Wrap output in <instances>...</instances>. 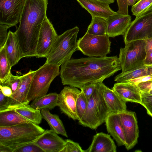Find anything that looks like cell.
I'll return each mask as SVG.
<instances>
[{
    "mask_svg": "<svg viewBox=\"0 0 152 152\" xmlns=\"http://www.w3.org/2000/svg\"><path fill=\"white\" fill-rule=\"evenodd\" d=\"M121 69L117 56L70 59L61 65L62 84L80 89L90 83L103 82Z\"/></svg>",
    "mask_w": 152,
    "mask_h": 152,
    "instance_id": "1",
    "label": "cell"
},
{
    "mask_svg": "<svg viewBox=\"0 0 152 152\" xmlns=\"http://www.w3.org/2000/svg\"><path fill=\"white\" fill-rule=\"evenodd\" d=\"M48 0H25L18 27L15 32L23 58L36 56L40 30L47 17Z\"/></svg>",
    "mask_w": 152,
    "mask_h": 152,
    "instance_id": "2",
    "label": "cell"
},
{
    "mask_svg": "<svg viewBox=\"0 0 152 152\" xmlns=\"http://www.w3.org/2000/svg\"><path fill=\"white\" fill-rule=\"evenodd\" d=\"M45 131L32 122L9 126H0V145L10 147L12 150L23 144L34 140Z\"/></svg>",
    "mask_w": 152,
    "mask_h": 152,
    "instance_id": "3",
    "label": "cell"
},
{
    "mask_svg": "<svg viewBox=\"0 0 152 152\" xmlns=\"http://www.w3.org/2000/svg\"><path fill=\"white\" fill-rule=\"evenodd\" d=\"M103 82L96 83L94 91L88 101L86 110L78 124L92 129H96L105 122L111 113L104 99Z\"/></svg>",
    "mask_w": 152,
    "mask_h": 152,
    "instance_id": "4",
    "label": "cell"
},
{
    "mask_svg": "<svg viewBox=\"0 0 152 152\" xmlns=\"http://www.w3.org/2000/svg\"><path fill=\"white\" fill-rule=\"evenodd\" d=\"M79 28L76 26L58 35L49 54L45 64L59 66L71 59L77 49V40Z\"/></svg>",
    "mask_w": 152,
    "mask_h": 152,
    "instance_id": "5",
    "label": "cell"
},
{
    "mask_svg": "<svg viewBox=\"0 0 152 152\" xmlns=\"http://www.w3.org/2000/svg\"><path fill=\"white\" fill-rule=\"evenodd\" d=\"M59 66L45 63L35 71L27 96L28 102L47 94L51 83L60 73Z\"/></svg>",
    "mask_w": 152,
    "mask_h": 152,
    "instance_id": "6",
    "label": "cell"
},
{
    "mask_svg": "<svg viewBox=\"0 0 152 152\" xmlns=\"http://www.w3.org/2000/svg\"><path fill=\"white\" fill-rule=\"evenodd\" d=\"M120 49L119 60L122 72L133 70L144 65L146 56L145 40L132 41L125 44Z\"/></svg>",
    "mask_w": 152,
    "mask_h": 152,
    "instance_id": "7",
    "label": "cell"
},
{
    "mask_svg": "<svg viewBox=\"0 0 152 152\" xmlns=\"http://www.w3.org/2000/svg\"><path fill=\"white\" fill-rule=\"evenodd\" d=\"M111 42L107 35H95L86 33L77 41V50L91 57H104L110 51Z\"/></svg>",
    "mask_w": 152,
    "mask_h": 152,
    "instance_id": "8",
    "label": "cell"
},
{
    "mask_svg": "<svg viewBox=\"0 0 152 152\" xmlns=\"http://www.w3.org/2000/svg\"><path fill=\"white\" fill-rule=\"evenodd\" d=\"M152 37V11L136 17L123 35L125 43Z\"/></svg>",
    "mask_w": 152,
    "mask_h": 152,
    "instance_id": "9",
    "label": "cell"
},
{
    "mask_svg": "<svg viewBox=\"0 0 152 152\" xmlns=\"http://www.w3.org/2000/svg\"><path fill=\"white\" fill-rule=\"evenodd\" d=\"M25 0H0V24L9 27L20 22Z\"/></svg>",
    "mask_w": 152,
    "mask_h": 152,
    "instance_id": "10",
    "label": "cell"
},
{
    "mask_svg": "<svg viewBox=\"0 0 152 152\" xmlns=\"http://www.w3.org/2000/svg\"><path fill=\"white\" fill-rule=\"evenodd\" d=\"M58 35L47 17L42 26L36 49V57L46 58Z\"/></svg>",
    "mask_w": 152,
    "mask_h": 152,
    "instance_id": "11",
    "label": "cell"
},
{
    "mask_svg": "<svg viewBox=\"0 0 152 152\" xmlns=\"http://www.w3.org/2000/svg\"><path fill=\"white\" fill-rule=\"evenodd\" d=\"M118 113L125 135V146L129 150L136 145L139 137V130L136 114L134 112L127 111Z\"/></svg>",
    "mask_w": 152,
    "mask_h": 152,
    "instance_id": "12",
    "label": "cell"
},
{
    "mask_svg": "<svg viewBox=\"0 0 152 152\" xmlns=\"http://www.w3.org/2000/svg\"><path fill=\"white\" fill-rule=\"evenodd\" d=\"M80 91L77 88L66 86L58 94L57 106L62 113L74 120H77L76 103Z\"/></svg>",
    "mask_w": 152,
    "mask_h": 152,
    "instance_id": "13",
    "label": "cell"
},
{
    "mask_svg": "<svg viewBox=\"0 0 152 152\" xmlns=\"http://www.w3.org/2000/svg\"><path fill=\"white\" fill-rule=\"evenodd\" d=\"M34 72L30 70L27 73L22 76L17 89L10 96L8 97L7 107L6 109L29 104L27 100V96Z\"/></svg>",
    "mask_w": 152,
    "mask_h": 152,
    "instance_id": "14",
    "label": "cell"
},
{
    "mask_svg": "<svg viewBox=\"0 0 152 152\" xmlns=\"http://www.w3.org/2000/svg\"><path fill=\"white\" fill-rule=\"evenodd\" d=\"M65 140L51 129H47L37 139L36 144L44 152H61L64 147Z\"/></svg>",
    "mask_w": 152,
    "mask_h": 152,
    "instance_id": "15",
    "label": "cell"
},
{
    "mask_svg": "<svg viewBox=\"0 0 152 152\" xmlns=\"http://www.w3.org/2000/svg\"><path fill=\"white\" fill-rule=\"evenodd\" d=\"M106 20L107 24L106 35L109 37L113 38L124 35L132 22L130 15L117 12Z\"/></svg>",
    "mask_w": 152,
    "mask_h": 152,
    "instance_id": "16",
    "label": "cell"
},
{
    "mask_svg": "<svg viewBox=\"0 0 152 152\" xmlns=\"http://www.w3.org/2000/svg\"><path fill=\"white\" fill-rule=\"evenodd\" d=\"M112 89L125 102L141 104L142 92L137 85L129 82H117Z\"/></svg>",
    "mask_w": 152,
    "mask_h": 152,
    "instance_id": "17",
    "label": "cell"
},
{
    "mask_svg": "<svg viewBox=\"0 0 152 152\" xmlns=\"http://www.w3.org/2000/svg\"><path fill=\"white\" fill-rule=\"evenodd\" d=\"M80 5L91 14V17L107 19L116 13L108 3L97 0H76Z\"/></svg>",
    "mask_w": 152,
    "mask_h": 152,
    "instance_id": "18",
    "label": "cell"
},
{
    "mask_svg": "<svg viewBox=\"0 0 152 152\" xmlns=\"http://www.w3.org/2000/svg\"><path fill=\"white\" fill-rule=\"evenodd\" d=\"M116 146L108 134L101 132L94 136L91 143L85 152H116Z\"/></svg>",
    "mask_w": 152,
    "mask_h": 152,
    "instance_id": "19",
    "label": "cell"
},
{
    "mask_svg": "<svg viewBox=\"0 0 152 152\" xmlns=\"http://www.w3.org/2000/svg\"><path fill=\"white\" fill-rule=\"evenodd\" d=\"M105 122L107 132L115 140L118 146L125 145V135L118 113H110Z\"/></svg>",
    "mask_w": 152,
    "mask_h": 152,
    "instance_id": "20",
    "label": "cell"
},
{
    "mask_svg": "<svg viewBox=\"0 0 152 152\" xmlns=\"http://www.w3.org/2000/svg\"><path fill=\"white\" fill-rule=\"evenodd\" d=\"M4 45L10 64L12 66H14L23 58L22 52L15 32L9 31Z\"/></svg>",
    "mask_w": 152,
    "mask_h": 152,
    "instance_id": "21",
    "label": "cell"
},
{
    "mask_svg": "<svg viewBox=\"0 0 152 152\" xmlns=\"http://www.w3.org/2000/svg\"><path fill=\"white\" fill-rule=\"evenodd\" d=\"M104 96L111 113H119L127 110L126 102L123 100L112 89L105 85Z\"/></svg>",
    "mask_w": 152,
    "mask_h": 152,
    "instance_id": "22",
    "label": "cell"
},
{
    "mask_svg": "<svg viewBox=\"0 0 152 152\" xmlns=\"http://www.w3.org/2000/svg\"><path fill=\"white\" fill-rule=\"evenodd\" d=\"M10 110L15 111L34 123L39 125L41 123L42 117L41 110L35 109L29 104L16 107L7 108L0 112Z\"/></svg>",
    "mask_w": 152,
    "mask_h": 152,
    "instance_id": "23",
    "label": "cell"
},
{
    "mask_svg": "<svg viewBox=\"0 0 152 152\" xmlns=\"http://www.w3.org/2000/svg\"><path fill=\"white\" fill-rule=\"evenodd\" d=\"M41 111L42 118L47 122L50 129L53 130L58 134L68 137L63 122L58 115L51 113L50 110L48 109H42Z\"/></svg>",
    "mask_w": 152,
    "mask_h": 152,
    "instance_id": "24",
    "label": "cell"
},
{
    "mask_svg": "<svg viewBox=\"0 0 152 152\" xmlns=\"http://www.w3.org/2000/svg\"><path fill=\"white\" fill-rule=\"evenodd\" d=\"M58 94L51 93L37 98L33 100L31 106L37 110L48 109L51 110L57 106Z\"/></svg>",
    "mask_w": 152,
    "mask_h": 152,
    "instance_id": "25",
    "label": "cell"
},
{
    "mask_svg": "<svg viewBox=\"0 0 152 152\" xmlns=\"http://www.w3.org/2000/svg\"><path fill=\"white\" fill-rule=\"evenodd\" d=\"M152 75V65L144 66L126 72H121L115 77L117 82H124L139 77Z\"/></svg>",
    "mask_w": 152,
    "mask_h": 152,
    "instance_id": "26",
    "label": "cell"
},
{
    "mask_svg": "<svg viewBox=\"0 0 152 152\" xmlns=\"http://www.w3.org/2000/svg\"><path fill=\"white\" fill-rule=\"evenodd\" d=\"M30 122L13 110L0 112V126H11Z\"/></svg>",
    "mask_w": 152,
    "mask_h": 152,
    "instance_id": "27",
    "label": "cell"
},
{
    "mask_svg": "<svg viewBox=\"0 0 152 152\" xmlns=\"http://www.w3.org/2000/svg\"><path fill=\"white\" fill-rule=\"evenodd\" d=\"M107 27L106 19L92 17L91 22L88 26L86 33L93 35L101 36L106 35Z\"/></svg>",
    "mask_w": 152,
    "mask_h": 152,
    "instance_id": "28",
    "label": "cell"
},
{
    "mask_svg": "<svg viewBox=\"0 0 152 152\" xmlns=\"http://www.w3.org/2000/svg\"><path fill=\"white\" fill-rule=\"evenodd\" d=\"M11 65L4 45L0 49V83L4 82L11 73Z\"/></svg>",
    "mask_w": 152,
    "mask_h": 152,
    "instance_id": "29",
    "label": "cell"
},
{
    "mask_svg": "<svg viewBox=\"0 0 152 152\" xmlns=\"http://www.w3.org/2000/svg\"><path fill=\"white\" fill-rule=\"evenodd\" d=\"M152 0H139L132 6V14L138 17L151 11Z\"/></svg>",
    "mask_w": 152,
    "mask_h": 152,
    "instance_id": "30",
    "label": "cell"
},
{
    "mask_svg": "<svg viewBox=\"0 0 152 152\" xmlns=\"http://www.w3.org/2000/svg\"><path fill=\"white\" fill-rule=\"evenodd\" d=\"M88 101L83 92L81 91L78 94L76 103V112L78 121L83 116L86 110Z\"/></svg>",
    "mask_w": 152,
    "mask_h": 152,
    "instance_id": "31",
    "label": "cell"
},
{
    "mask_svg": "<svg viewBox=\"0 0 152 152\" xmlns=\"http://www.w3.org/2000/svg\"><path fill=\"white\" fill-rule=\"evenodd\" d=\"M37 138L34 140L15 148L13 149L12 152H44L36 144Z\"/></svg>",
    "mask_w": 152,
    "mask_h": 152,
    "instance_id": "32",
    "label": "cell"
},
{
    "mask_svg": "<svg viewBox=\"0 0 152 152\" xmlns=\"http://www.w3.org/2000/svg\"><path fill=\"white\" fill-rule=\"evenodd\" d=\"M22 77V76H16L11 73L7 79L3 83H0V85L9 86L11 88L13 93L18 87Z\"/></svg>",
    "mask_w": 152,
    "mask_h": 152,
    "instance_id": "33",
    "label": "cell"
},
{
    "mask_svg": "<svg viewBox=\"0 0 152 152\" xmlns=\"http://www.w3.org/2000/svg\"><path fill=\"white\" fill-rule=\"evenodd\" d=\"M141 104L145 107L147 113L152 117V95L147 92H142Z\"/></svg>",
    "mask_w": 152,
    "mask_h": 152,
    "instance_id": "34",
    "label": "cell"
},
{
    "mask_svg": "<svg viewBox=\"0 0 152 152\" xmlns=\"http://www.w3.org/2000/svg\"><path fill=\"white\" fill-rule=\"evenodd\" d=\"M65 141V145L61 152H85L78 143L68 139Z\"/></svg>",
    "mask_w": 152,
    "mask_h": 152,
    "instance_id": "35",
    "label": "cell"
},
{
    "mask_svg": "<svg viewBox=\"0 0 152 152\" xmlns=\"http://www.w3.org/2000/svg\"><path fill=\"white\" fill-rule=\"evenodd\" d=\"M9 28L6 25L0 24V49L5 45L8 36L7 30Z\"/></svg>",
    "mask_w": 152,
    "mask_h": 152,
    "instance_id": "36",
    "label": "cell"
},
{
    "mask_svg": "<svg viewBox=\"0 0 152 152\" xmlns=\"http://www.w3.org/2000/svg\"><path fill=\"white\" fill-rule=\"evenodd\" d=\"M96 83H92L87 84L80 89L81 91L83 92L88 101L89 100L94 91Z\"/></svg>",
    "mask_w": 152,
    "mask_h": 152,
    "instance_id": "37",
    "label": "cell"
},
{
    "mask_svg": "<svg viewBox=\"0 0 152 152\" xmlns=\"http://www.w3.org/2000/svg\"><path fill=\"white\" fill-rule=\"evenodd\" d=\"M118 6V13L126 15H129L128 0H116Z\"/></svg>",
    "mask_w": 152,
    "mask_h": 152,
    "instance_id": "38",
    "label": "cell"
},
{
    "mask_svg": "<svg viewBox=\"0 0 152 152\" xmlns=\"http://www.w3.org/2000/svg\"><path fill=\"white\" fill-rule=\"evenodd\" d=\"M152 80V75L139 77L124 82H129L137 85L140 83L147 82Z\"/></svg>",
    "mask_w": 152,
    "mask_h": 152,
    "instance_id": "39",
    "label": "cell"
},
{
    "mask_svg": "<svg viewBox=\"0 0 152 152\" xmlns=\"http://www.w3.org/2000/svg\"><path fill=\"white\" fill-rule=\"evenodd\" d=\"M142 92H148L152 90V80L137 85Z\"/></svg>",
    "mask_w": 152,
    "mask_h": 152,
    "instance_id": "40",
    "label": "cell"
},
{
    "mask_svg": "<svg viewBox=\"0 0 152 152\" xmlns=\"http://www.w3.org/2000/svg\"><path fill=\"white\" fill-rule=\"evenodd\" d=\"M8 97L4 95L0 91V111L7 107Z\"/></svg>",
    "mask_w": 152,
    "mask_h": 152,
    "instance_id": "41",
    "label": "cell"
},
{
    "mask_svg": "<svg viewBox=\"0 0 152 152\" xmlns=\"http://www.w3.org/2000/svg\"><path fill=\"white\" fill-rule=\"evenodd\" d=\"M0 90L5 96L9 97L11 96L12 92L11 88L8 86L0 85Z\"/></svg>",
    "mask_w": 152,
    "mask_h": 152,
    "instance_id": "42",
    "label": "cell"
},
{
    "mask_svg": "<svg viewBox=\"0 0 152 152\" xmlns=\"http://www.w3.org/2000/svg\"><path fill=\"white\" fill-rule=\"evenodd\" d=\"M145 40L146 55L152 52V37Z\"/></svg>",
    "mask_w": 152,
    "mask_h": 152,
    "instance_id": "43",
    "label": "cell"
},
{
    "mask_svg": "<svg viewBox=\"0 0 152 152\" xmlns=\"http://www.w3.org/2000/svg\"><path fill=\"white\" fill-rule=\"evenodd\" d=\"M144 64L145 65H152V52L146 55L144 60Z\"/></svg>",
    "mask_w": 152,
    "mask_h": 152,
    "instance_id": "44",
    "label": "cell"
},
{
    "mask_svg": "<svg viewBox=\"0 0 152 152\" xmlns=\"http://www.w3.org/2000/svg\"><path fill=\"white\" fill-rule=\"evenodd\" d=\"M0 152H12L11 148L8 146L0 145Z\"/></svg>",
    "mask_w": 152,
    "mask_h": 152,
    "instance_id": "45",
    "label": "cell"
},
{
    "mask_svg": "<svg viewBox=\"0 0 152 152\" xmlns=\"http://www.w3.org/2000/svg\"><path fill=\"white\" fill-rule=\"evenodd\" d=\"M97 1L107 3L110 4L114 2L115 0H97Z\"/></svg>",
    "mask_w": 152,
    "mask_h": 152,
    "instance_id": "46",
    "label": "cell"
},
{
    "mask_svg": "<svg viewBox=\"0 0 152 152\" xmlns=\"http://www.w3.org/2000/svg\"><path fill=\"white\" fill-rule=\"evenodd\" d=\"M136 1V0H128V6H133L135 4Z\"/></svg>",
    "mask_w": 152,
    "mask_h": 152,
    "instance_id": "47",
    "label": "cell"
},
{
    "mask_svg": "<svg viewBox=\"0 0 152 152\" xmlns=\"http://www.w3.org/2000/svg\"><path fill=\"white\" fill-rule=\"evenodd\" d=\"M149 93L150 94L152 95V90L148 92H147Z\"/></svg>",
    "mask_w": 152,
    "mask_h": 152,
    "instance_id": "48",
    "label": "cell"
},
{
    "mask_svg": "<svg viewBox=\"0 0 152 152\" xmlns=\"http://www.w3.org/2000/svg\"><path fill=\"white\" fill-rule=\"evenodd\" d=\"M139 0H136V1H139Z\"/></svg>",
    "mask_w": 152,
    "mask_h": 152,
    "instance_id": "49",
    "label": "cell"
},
{
    "mask_svg": "<svg viewBox=\"0 0 152 152\" xmlns=\"http://www.w3.org/2000/svg\"><path fill=\"white\" fill-rule=\"evenodd\" d=\"M151 11H152V10H151Z\"/></svg>",
    "mask_w": 152,
    "mask_h": 152,
    "instance_id": "50",
    "label": "cell"
}]
</instances>
